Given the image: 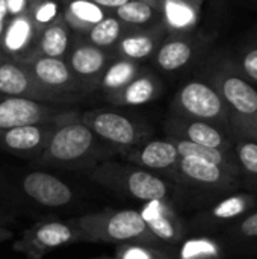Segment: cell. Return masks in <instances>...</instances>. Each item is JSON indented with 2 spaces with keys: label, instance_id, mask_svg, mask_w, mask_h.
I'll list each match as a JSON object with an SVG mask.
<instances>
[{
  "label": "cell",
  "instance_id": "obj_1",
  "mask_svg": "<svg viewBox=\"0 0 257 259\" xmlns=\"http://www.w3.org/2000/svg\"><path fill=\"white\" fill-rule=\"evenodd\" d=\"M115 155L117 152L111 146L76 118L58 126L33 164L47 168L89 171Z\"/></svg>",
  "mask_w": 257,
  "mask_h": 259
},
{
  "label": "cell",
  "instance_id": "obj_2",
  "mask_svg": "<svg viewBox=\"0 0 257 259\" xmlns=\"http://www.w3.org/2000/svg\"><path fill=\"white\" fill-rule=\"evenodd\" d=\"M88 178L100 187L142 203L151 200L174 202L180 187L138 165L114 159L105 161L89 170Z\"/></svg>",
  "mask_w": 257,
  "mask_h": 259
},
{
  "label": "cell",
  "instance_id": "obj_3",
  "mask_svg": "<svg viewBox=\"0 0 257 259\" xmlns=\"http://www.w3.org/2000/svg\"><path fill=\"white\" fill-rule=\"evenodd\" d=\"M86 243H145L164 246L145 226L138 209H105L70 220ZM171 249V247H170Z\"/></svg>",
  "mask_w": 257,
  "mask_h": 259
},
{
  "label": "cell",
  "instance_id": "obj_4",
  "mask_svg": "<svg viewBox=\"0 0 257 259\" xmlns=\"http://www.w3.org/2000/svg\"><path fill=\"white\" fill-rule=\"evenodd\" d=\"M79 120L101 141L121 155L151 138V127L115 109H91L80 112Z\"/></svg>",
  "mask_w": 257,
  "mask_h": 259
},
{
  "label": "cell",
  "instance_id": "obj_5",
  "mask_svg": "<svg viewBox=\"0 0 257 259\" xmlns=\"http://www.w3.org/2000/svg\"><path fill=\"white\" fill-rule=\"evenodd\" d=\"M214 87L223 97L229 117L232 138L257 141V91L238 74L221 71L214 79Z\"/></svg>",
  "mask_w": 257,
  "mask_h": 259
},
{
  "label": "cell",
  "instance_id": "obj_6",
  "mask_svg": "<svg viewBox=\"0 0 257 259\" xmlns=\"http://www.w3.org/2000/svg\"><path fill=\"white\" fill-rule=\"evenodd\" d=\"M173 115L208 121L224 129L230 137V117L227 106L214 85L203 80H191L174 97Z\"/></svg>",
  "mask_w": 257,
  "mask_h": 259
},
{
  "label": "cell",
  "instance_id": "obj_7",
  "mask_svg": "<svg viewBox=\"0 0 257 259\" xmlns=\"http://www.w3.org/2000/svg\"><path fill=\"white\" fill-rule=\"evenodd\" d=\"M80 241L82 234L71 222L45 219L24 231L14 243V250L23 253L27 259H41L52 250Z\"/></svg>",
  "mask_w": 257,
  "mask_h": 259
},
{
  "label": "cell",
  "instance_id": "obj_8",
  "mask_svg": "<svg viewBox=\"0 0 257 259\" xmlns=\"http://www.w3.org/2000/svg\"><path fill=\"white\" fill-rule=\"evenodd\" d=\"M179 185L223 196L242 190L239 173L197 158H180Z\"/></svg>",
  "mask_w": 257,
  "mask_h": 259
},
{
  "label": "cell",
  "instance_id": "obj_9",
  "mask_svg": "<svg viewBox=\"0 0 257 259\" xmlns=\"http://www.w3.org/2000/svg\"><path fill=\"white\" fill-rule=\"evenodd\" d=\"M21 62L33 77L45 88L79 100L92 91L70 70L68 64L62 58H50L42 55H30L24 59H15Z\"/></svg>",
  "mask_w": 257,
  "mask_h": 259
},
{
  "label": "cell",
  "instance_id": "obj_10",
  "mask_svg": "<svg viewBox=\"0 0 257 259\" xmlns=\"http://www.w3.org/2000/svg\"><path fill=\"white\" fill-rule=\"evenodd\" d=\"M0 94L48 105H71L76 100L41 85L18 61L6 58L0 64Z\"/></svg>",
  "mask_w": 257,
  "mask_h": 259
},
{
  "label": "cell",
  "instance_id": "obj_11",
  "mask_svg": "<svg viewBox=\"0 0 257 259\" xmlns=\"http://www.w3.org/2000/svg\"><path fill=\"white\" fill-rule=\"evenodd\" d=\"M79 114V111L67 105H48L0 94V131L52 120L74 118Z\"/></svg>",
  "mask_w": 257,
  "mask_h": 259
},
{
  "label": "cell",
  "instance_id": "obj_12",
  "mask_svg": "<svg viewBox=\"0 0 257 259\" xmlns=\"http://www.w3.org/2000/svg\"><path fill=\"white\" fill-rule=\"evenodd\" d=\"M76 118L79 117L24 124V126L0 131V152L11 153L35 162L42 153V150L45 149L48 140L52 138L58 126Z\"/></svg>",
  "mask_w": 257,
  "mask_h": 259
},
{
  "label": "cell",
  "instance_id": "obj_13",
  "mask_svg": "<svg viewBox=\"0 0 257 259\" xmlns=\"http://www.w3.org/2000/svg\"><path fill=\"white\" fill-rule=\"evenodd\" d=\"M121 156L126 159V162L138 165L179 185V162L182 156L168 138H150L139 146L121 153Z\"/></svg>",
  "mask_w": 257,
  "mask_h": 259
},
{
  "label": "cell",
  "instance_id": "obj_14",
  "mask_svg": "<svg viewBox=\"0 0 257 259\" xmlns=\"http://www.w3.org/2000/svg\"><path fill=\"white\" fill-rule=\"evenodd\" d=\"M148 231L167 247L176 249L186 238V223L179 215L174 202L151 200L138 209Z\"/></svg>",
  "mask_w": 257,
  "mask_h": 259
},
{
  "label": "cell",
  "instance_id": "obj_15",
  "mask_svg": "<svg viewBox=\"0 0 257 259\" xmlns=\"http://www.w3.org/2000/svg\"><path fill=\"white\" fill-rule=\"evenodd\" d=\"M115 55L91 44L85 36L73 35L65 62L70 70L91 90H98V80Z\"/></svg>",
  "mask_w": 257,
  "mask_h": 259
},
{
  "label": "cell",
  "instance_id": "obj_16",
  "mask_svg": "<svg viewBox=\"0 0 257 259\" xmlns=\"http://www.w3.org/2000/svg\"><path fill=\"white\" fill-rule=\"evenodd\" d=\"M256 209V194L241 190L223 196L197 217V226L203 231H226Z\"/></svg>",
  "mask_w": 257,
  "mask_h": 259
},
{
  "label": "cell",
  "instance_id": "obj_17",
  "mask_svg": "<svg viewBox=\"0 0 257 259\" xmlns=\"http://www.w3.org/2000/svg\"><path fill=\"white\" fill-rule=\"evenodd\" d=\"M165 132L167 137L182 138L209 149H218L223 152H232L233 149V138L220 126L208 121L171 114V117L165 121Z\"/></svg>",
  "mask_w": 257,
  "mask_h": 259
},
{
  "label": "cell",
  "instance_id": "obj_18",
  "mask_svg": "<svg viewBox=\"0 0 257 259\" xmlns=\"http://www.w3.org/2000/svg\"><path fill=\"white\" fill-rule=\"evenodd\" d=\"M20 190L33 203L50 209L68 206L76 200L68 184L45 171L26 173L20 181Z\"/></svg>",
  "mask_w": 257,
  "mask_h": 259
},
{
  "label": "cell",
  "instance_id": "obj_19",
  "mask_svg": "<svg viewBox=\"0 0 257 259\" xmlns=\"http://www.w3.org/2000/svg\"><path fill=\"white\" fill-rule=\"evenodd\" d=\"M165 38V26L155 24L148 27H130L117 42L114 55L135 62L145 61L155 56L161 42Z\"/></svg>",
  "mask_w": 257,
  "mask_h": 259
},
{
  "label": "cell",
  "instance_id": "obj_20",
  "mask_svg": "<svg viewBox=\"0 0 257 259\" xmlns=\"http://www.w3.org/2000/svg\"><path fill=\"white\" fill-rule=\"evenodd\" d=\"M162 91L161 80L148 70H142L132 82L106 99L115 106H141L153 102Z\"/></svg>",
  "mask_w": 257,
  "mask_h": 259
},
{
  "label": "cell",
  "instance_id": "obj_21",
  "mask_svg": "<svg viewBox=\"0 0 257 259\" xmlns=\"http://www.w3.org/2000/svg\"><path fill=\"white\" fill-rule=\"evenodd\" d=\"M61 15L73 35L85 36L88 30L103 20L109 11L101 9L91 0H61Z\"/></svg>",
  "mask_w": 257,
  "mask_h": 259
},
{
  "label": "cell",
  "instance_id": "obj_22",
  "mask_svg": "<svg viewBox=\"0 0 257 259\" xmlns=\"http://www.w3.org/2000/svg\"><path fill=\"white\" fill-rule=\"evenodd\" d=\"M71 39H73V33L65 24L59 12V15L55 20H52L47 26L41 29L32 55H42V56L65 59Z\"/></svg>",
  "mask_w": 257,
  "mask_h": 259
},
{
  "label": "cell",
  "instance_id": "obj_23",
  "mask_svg": "<svg viewBox=\"0 0 257 259\" xmlns=\"http://www.w3.org/2000/svg\"><path fill=\"white\" fill-rule=\"evenodd\" d=\"M194 46L186 38L174 36L161 42L159 49L155 53L156 65L167 73L182 70L186 64L192 61Z\"/></svg>",
  "mask_w": 257,
  "mask_h": 259
},
{
  "label": "cell",
  "instance_id": "obj_24",
  "mask_svg": "<svg viewBox=\"0 0 257 259\" xmlns=\"http://www.w3.org/2000/svg\"><path fill=\"white\" fill-rule=\"evenodd\" d=\"M142 70H144V67L139 62L114 56L111 59V62L108 64V67L105 68V71L98 80V88L108 97V96L120 91L121 88H124Z\"/></svg>",
  "mask_w": 257,
  "mask_h": 259
},
{
  "label": "cell",
  "instance_id": "obj_25",
  "mask_svg": "<svg viewBox=\"0 0 257 259\" xmlns=\"http://www.w3.org/2000/svg\"><path fill=\"white\" fill-rule=\"evenodd\" d=\"M233 156L242 182V190L257 194V141L250 138L233 140Z\"/></svg>",
  "mask_w": 257,
  "mask_h": 259
},
{
  "label": "cell",
  "instance_id": "obj_26",
  "mask_svg": "<svg viewBox=\"0 0 257 259\" xmlns=\"http://www.w3.org/2000/svg\"><path fill=\"white\" fill-rule=\"evenodd\" d=\"M112 14L132 27H148L165 23L162 11L142 0H129L123 6L112 11Z\"/></svg>",
  "mask_w": 257,
  "mask_h": 259
},
{
  "label": "cell",
  "instance_id": "obj_27",
  "mask_svg": "<svg viewBox=\"0 0 257 259\" xmlns=\"http://www.w3.org/2000/svg\"><path fill=\"white\" fill-rule=\"evenodd\" d=\"M130 27L132 26H127L120 18H117L112 12H109L103 20H100L97 24H94L88 30L85 38L91 44L114 53V49H115L117 42L124 36V33Z\"/></svg>",
  "mask_w": 257,
  "mask_h": 259
},
{
  "label": "cell",
  "instance_id": "obj_28",
  "mask_svg": "<svg viewBox=\"0 0 257 259\" xmlns=\"http://www.w3.org/2000/svg\"><path fill=\"white\" fill-rule=\"evenodd\" d=\"M224 232L226 238L235 250L248 252L257 247V209H253Z\"/></svg>",
  "mask_w": 257,
  "mask_h": 259
},
{
  "label": "cell",
  "instance_id": "obj_29",
  "mask_svg": "<svg viewBox=\"0 0 257 259\" xmlns=\"http://www.w3.org/2000/svg\"><path fill=\"white\" fill-rule=\"evenodd\" d=\"M221 246L209 237L185 238L177 250V259H221Z\"/></svg>",
  "mask_w": 257,
  "mask_h": 259
},
{
  "label": "cell",
  "instance_id": "obj_30",
  "mask_svg": "<svg viewBox=\"0 0 257 259\" xmlns=\"http://www.w3.org/2000/svg\"><path fill=\"white\" fill-rule=\"evenodd\" d=\"M114 259H177V252L176 249L145 243H127L115 249Z\"/></svg>",
  "mask_w": 257,
  "mask_h": 259
},
{
  "label": "cell",
  "instance_id": "obj_31",
  "mask_svg": "<svg viewBox=\"0 0 257 259\" xmlns=\"http://www.w3.org/2000/svg\"><path fill=\"white\" fill-rule=\"evenodd\" d=\"M242 68H244V73L253 79L254 82H257V49L250 50L244 59H242Z\"/></svg>",
  "mask_w": 257,
  "mask_h": 259
},
{
  "label": "cell",
  "instance_id": "obj_32",
  "mask_svg": "<svg viewBox=\"0 0 257 259\" xmlns=\"http://www.w3.org/2000/svg\"><path fill=\"white\" fill-rule=\"evenodd\" d=\"M91 2L95 3L97 6H100L101 9L112 12V11H115L117 8H120V6H123L124 3H127L129 0H91Z\"/></svg>",
  "mask_w": 257,
  "mask_h": 259
},
{
  "label": "cell",
  "instance_id": "obj_33",
  "mask_svg": "<svg viewBox=\"0 0 257 259\" xmlns=\"http://www.w3.org/2000/svg\"><path fill=\"white\" fill-rule=\"evenodd\" d=\"M12 231H9V229H6L5 226H0V243H3V241H8L9 238H12Z\"/></svg>",
  "mask_w": 257,
  "mask_h": 259
},
{
  "label": "cell",
  "instance_id": "obj_34",
  "mask_svg": "<svg viewBox=\"0 0 257 259\" xmlns=\"http://www.w3.org/2000/svg\"><path fill=\"white\" fill-rule=\"evenodd\" d=\"M11 220H12V217H11V215H6V214L3 212V209H0V226L6 225V223L11 222Z\"/></svg>",
  "mask_w": 257,
  "mask_h": 259
},
{
  "label": "cell",
  "instance_id": "obj_35",
  "mask_svg": "<svg viewBox=\"0 0 257 259\" xmlns=\"http://www.w3.org/2000/svg\"><path fill=\"white\" fill-rule=\"evenodd\" d=\"M142 2H147V3H150V5H153L162 11V0H142Z\"/></svg>",
  "mask_w": 257,
  "mask_h": 259
},
{
  "label": "cell",
  "instance_id": "obj_36",
  "mask_svg": "<svg viewBox=\"0 0 257 259\" xmlns=\"http://www.w3.org/2000/svg\"><path fill=\"white\" fill-rule=\"evenodd\" d=\"M5 59H6V55H5V53H3V50L0 49V64H2Z\"/></svg>",
  "mask_w": 257,
  "mask_h": 259
},
{
  "label": "cell",
  "instance_id": "obj_37",
  "mask_svg": "<svg viewBox=\"0 0 257 259\" xmlns=\"http://www.w3.org/2000/svg\"><path fill=\"white\" fill-rule=\"evenodd\" d=\"M0 200H3V191H2V187H0Z\"/></svg>",
  "mask_w": 257,
  "mask_h": 259
}]
</instances>
